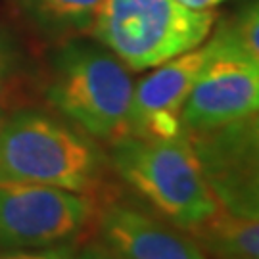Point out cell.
I'll list each match as a JSON object with an SVG mask.
<instances>
[{
	"label": "cell",
	"instance_id": "cell-14",
	"mask_svg": "<svg viewBox=\"0 0 259 259\" xmlns=\"http://www.w3.org/2000/svg\"><path fill=\"white\" fill-rule=\"evenodd\" d=\"M75 259H119V257L102 244V246H89V248H84Z\"/></svg>",
	"mask_w": 259,
	"mask_h": 259
},
{
	"label": "cell",
	"instance_id": "cell-11",
	"mask_svg": "<svg viewBox=\"0 0 259 259\" xmlns=\"http://www.w3.org/2000/svg\"><path fill=\"white\" fill-rule=\"evenodd\" d=\"M19 8L47 31L93 27L104 0H18Z\"/></svg>",
	"mask_w": 259,
	"mask_h": 259
},
{
	"label": "cell",
	"instance_id": "cell-15",
	"mask_svg": "<svg viewBox=\"0 0 259 259\" xmlns=\"http://www.w3.org/2000/svg\"><path fill=\"white\" fill-rule=\"evenodd\" d=\"M179 2L194 10H213L215 6L223 4L225 0H179Z\"/></svg>",
	"mask_w": 259,
	"mask_h": 259
},
{
	"label": "cell",
	"instance_id": "cell-16",
	"mask_svg": "<svg viewBox=\"0 0 259 259\" xmlns=\"http://www.w3.org/2000/svg\"><path fill=\"white\" fill-rule=\"evenodd\" d=\"M6 73H8V56H6V50L0 45V87L6 79Z\"/></svg>",
	"mask_w": 259,
	"mask_h": 259
},
{
	"label": "cell",
	"instance_id": "cell-17",
	"mask_svg": "<svg viewBox=\"0 0 259 259\" xmlns=\"http://www.w3.org/2000/svg\"><path fill=\"white\" fill-rule=\"evenodd\" d=\"M4 119H6V113H4V110L0 108V127H2V123H4Z\"/></svg>",
	"mask_w": 259,
	"mask_h": 259
},
{
	"label": "cell",
	"instance_id": "cell-10",
	"mask_svg": "<svg viewBox=\"0 0 259 259\" xmlns=\"http://www.w3.org/2000/svg\"><path fill=\"white\" fill-rule=\"evenodd\" d=\"M200 248L215 259H259V215H234L225 209L192 231Z\"/></svg>",
	"mask_w": 259,
	"mask_h": 259
},
{
	"label": "cell",
	"instance_id": "cell-9",
	"mask_svg": "<svg viewBox=\"0 0 259 259\" xmlns=\"http://www.w3.org/2000/svg\"><path fill=\"white\" fill-rule=\"evenodd\" d=\"M98 227L102 244L119 259H207L194 238L133 205H108Z\"/></svg>",
	"mask_w": 259,
	"mask_h": 259
},
{
	"label": "cell",
	"instance_id": "cell-4",
	"mask_svg": "<svg viewBox=\"0 0 259 259\" xmlns=\"http://www.w3.org/2000/svg\"><path fill=\"white\" fill-rule=\"evenodd\" d=\"M213 23V10L188 8L179 0H104L93 29L129 69L144 71L198 48Z\"/></svg>",
	"mask_w": 259,
	"mask_h": 259
},
{
	"label": "cell",
	"instance_id": "cell-7",
	"mask_svg": "<svg viewBox=\"0 0 259 259\" xmlns=\"http://www.w3.org/2000/svg\"><path fill=\"white\" fill-rule=\"evenodd\" d=\"M213 56L181 111L183 133H204L259 113V64L211 38Z\"/></svg>",
	"mask_w": 259,
	"mask_h": 259
},
{
	"label": "cell",
	"instance_id": "cell-13",
	"mask_svg": "<svg viewBox=\"0 0 259 259\" xmlns=\"http://www.w3.org/2000/svg\"><path fill=\"white\" fill-rule=\"evenodd\" d=\"M0 259H71L64 250L50 248H27V250H4L0 251Z\"/></svg>",
	"mask_w": 259,
	"mask_h": 259
},
{
	"label": "cell",
	"instance_id": "cell-2",
	"mask_svg": "<svg viewBox=\"0 0 259 259\" xmlns=\"http://www.w3.org/2000/svg\"><path fill=\"white\" fill-rule=\"evenodd\" d=\"M135 83L129 67L102 42L71 38L56 52L47 96L84 135L117 142L131 135Z\"/></svg>",
	"mask_w": 259,
	"mask_h": 259
},
{
	"label": "cell",
	"instance_id": "cell-8",
	"mask_svg": "<svg viewBox=\"0 0 259 259\" xmlns=\"http://www.w3.org/2000/svg\"><path fill=\"white\" fill-rule=\"evenodd\" d=\"M213 56V42L177 56L135 84L131 135L173 139L183 135L181 111L196 79Z\"/></svg>",
	"mask_w": 259,
	"mask_h": 259
},
{
	"label": "cell",
	"instance_id": "cell-5",
	"mask_svg": "<svg viewBox=\"0 0 259 259\" xmlns=\"http://www.w3.org/2000/svg\"><path fill=\"white\" fill-rule=\"evenodd\" d=\"M93 213L84 194L56 186L0 185V250L50 248L73 240Z\"/></svg>",
	"mask_w": 259,
	"mask_h": 259
},
{
	"label": "cell",
	"instance_id": "cell-12",
	"mask_svg": "<svg viewBox=\"0 0 259 259\" xmlns=\"http://www.w3.org/2000/svg\"><path fill=\"white\" fill-rule=\"evenodd\" d=\"M215 37L225 47L259 64V0L246 6L231 25L223 27Z\"/></svg>",
	"mask_w": 259,
	"mask_h": 259
},
{
	"label": "cell",
	"instance_id": "cell-1",
	"mask_svg": "<svg viewBox=\"0 0 259 259\" xmlns=\"http://www.w3.org/2000/svg\"><path fill=\"white\" fill-rule=\"evenodd\" d=\"M111 163L163 219L196 231L221 209L185 133L173 139L129 135L111 144Z\"/></svg>",
	"mask_w": 259,
	"mask_h": 259
},
{
	"label": "cell",
	"instance_id": "cell-3",
	"mask_svg": "<svg viewBox=\"0 0 259 259\" xmlns=\"http://www.w3.org/2000/svg\"><path fill=\"white\" fill-rule=\"evenodd\" d=\"M102 169L104 157L94 142L48 113L16 111L0 127V185L84 194L98 185Z\"/></svg>",
	"mask_w": 259,
	"mask_h": 259
},
{
	"label": "cell",
	"instance_id": "cell-6",
	"mask_svg": "<svg viewBox=\"0 0 259 259\" xmlns=\"http://www.w3.org/2000/svg\"><path fill=\"white\" fill-rule=\"evenodd\" d=\"M186 137L194 146L221 209L257 217L259 113Z\"/></svg>",
	"mask_w": 259,
	"mask_h": 259
}]
</instances>
